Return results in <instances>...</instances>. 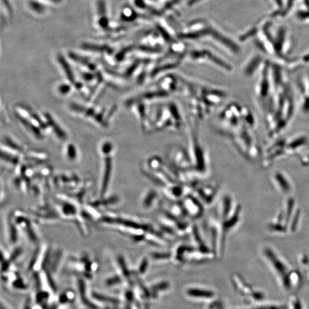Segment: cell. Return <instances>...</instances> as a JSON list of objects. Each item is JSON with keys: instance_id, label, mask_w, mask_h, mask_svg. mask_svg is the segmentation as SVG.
<instances>
[{"instance_id": "obj_12", "label": "cell", "mask_w": 309, "mask_h": 309, "mask_svg": "<svg viewBox=\"0 0 309 309\" xmlns=\"http://www.w3.org/2000/svg\"><path fill=\"white\" fill-rule=\"evenodd\" d=\"M30 6L36 12L42 13L44 11V6L38 2H30Z\"/></svg>"}, {"instance_id": "obj_1", "label": "cell", "mask_w": 309, "mask_h": 309, "mask_svg": "<svg viewBox=\"0 0 309 309\" xmlns=\"http://www.w3.org/2000/svg\"><path fill=\"white\" fill-rule=\"evenodd\" d=\"M259 252L276 284L284 292L293 293L301 287V272L277 248L270 244H263Z\"/></svg>"}, {"instance_id": "obj_6", "label": "cell", "mask_w": 309, "mask_h": 309, "mask_svg": "<svg viewBox=\"0 0 309 309\" xmlns=\"http://www.w3.org/2000/svg\"><path fill=\"white\" fill-rule=\"evenodd\" d=\"M242 309H288L286 304L280 303L275 301L258 304V305L245 306Z\"/></svg>"}, {"instance_id": "obj_11", "label": "cell", "mask_w": 309, "mask_h": 309, "mask_svg": "<svg viewBox=\"0 0 309 309\" xmlns=\"http://www.w3.org/2000/svg\"><path fill=\"white\" fill-rule=\"evenodd\" d=\"M83 48L87 49L95 50V51H105V50L108 49L107 46L105 45H99L92 44H85L83 45Z\"/></svg>"}, {"instance_id": "obj_8", "label": "cell", "mask_w": 309, "mask_h": 309, "mask_svg": "<svg viewBox=\"0 0 309 309\" xmlns=\"http://www.w3.org/2000/svg\"><path fill=\"white\" fill-rule=\"evenodd\" d=\"M98 13L99 16V24L105 29L108 26V21L107 15H106L105 4L103 0H99L98 3Z\"/></svg>"}, {"instance_id": "obj_14", "label": "cell", "mask_w": 309, "mask_h": 309, "mask_svg": "<svg viewBox=\"0 0 309 309\" xmlns=\"http://www.w3.org/2000/svg\"><path fill=\"white\" fill-rule=\"evenodd\" d=\"M50 2H52L55 3H59L62 1V0H49Z\"/></svg>"}, {"instance_id": "obj_2", "label": "cell", "mask_w": 309, "mask_h": 309, "mask_svg": "<svg viewBox=\"0 0 309 309\" xmlns=\"http://www.w3.org/2000/svg\"><path fill=\"white\" fill-rule=\"evenodd\" d=\"M302 212L293 196L286 198L282 207L267 224V230L276 237H286L296 233L301 227Z\"/></svg>"}, {"instance_id": "obj_9", "label": "cell", "mask_w": 309, "mask_h": 309, "mask_svg": "<svg viewBox=\"0 0 309 309\" xmlns=\"http://www.w3.org/2000/svg\"><path fill=\"white\" fill-rule=\"evenodd\" d=\"M299 264L301 265L304 273H305L309 280V254L302 255L301 257H299Z\"/></svg>"}, {"instance_id": "obj_5", "label": "cell", "mask_w": 309, "mask_h": 309, "mask_svg": "<svg viewBox=\"0 0 309 309\" xmlns=\"http://www.w3.org/2000/svg\"><path fill=\"white\" fill-rule=\"evenodd\" d=\"M286 305L288 309H307L305 302L296 294H290Z\"/></svg>"}, {"instance_id": "obj_13", "label": "cell", "mask_w": 309, "mask_h": 309, "mask_svg": "<svg viewBox=\"0 0 309 309\" xmlns=\"http://www.w3.org/2000/svg\"><path fill=\"white\" fill-rule=\"evenodd\" d=\"M303 61L305 63H309V53L303 58Z\"/></svg>"}, {"instance_id": "obj_10", "label": "cell", "mask_w": 309, "mask_h": 309, "mask_svg": "<svg viewBox=\"0 0 309 309\" xmlns=\"http://www.w3.org/2000/svg\"><path fill=\"white\" fill-rule=\"evenodd\" d=\"M188 294L193 297L209 298L213 296L212 292L205 290L192 289L189 290Z\"/></svg>"}, {"instance_id": "obj_4", "label": "cell", "mask_w": 309, "mask_h": 309, "mask_svg": "<svg viewBox=\"0 0 309 309\" xmlns=\"http://www.w3.org/2000/svg\"><path fill=\"white\" fill-rule=\"evenodd\" d=\"M271 184L280 195L285 198L293 196L294 184L289 175L280 171H276L271 176Z\"/></svg>"}, {"instance_id": "obj_7", "label": "cell", "mask_w": 309, "mask_h": 309, "mask_svg": "<svg viewBox=\"0 0 309 309\" xmlns=\"http://www.w3.org/2000/svg\"><path fill=\"white\" fill-rule=\"evenodd\" d=\"M261 62L262 58L261 57L257 55V56L253 57L251 61L248 63L245 68H244V74L248 76L255 74L257 69L261 65Z\"/></svg>"}, {"instance_id": "obj_3", "label": "cell", "mask_w": 309, "mask_h": 309, "mask_svg": "<svg viewBox=\"0 0 309 309\" xmlns=\"http://www.w3.org/2000/svg\"><path fill=\"white\" fill-rule=\"evenodd\" d=\"M234 279L246 306L256 305L271 301L261 289L248 284L242 276H235Z\"/></svg>"}]
</instances>
